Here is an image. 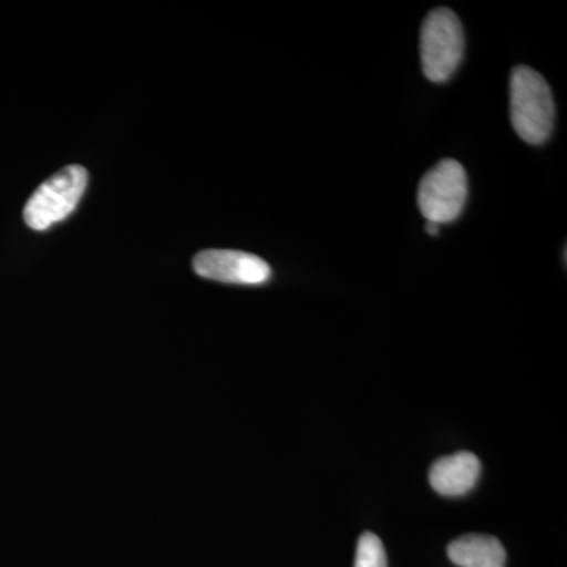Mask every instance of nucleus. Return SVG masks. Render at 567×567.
Masks as SVG:
<instances>
[{"instance_id": "nucleus-8", "label": "nucleus", "mask_w": 567, "mask_h": 567, "mask_svg": "<svg viewBox=\"0 0 567 567\" xmlns=\"http://www.w3.org/2000/svg\"><path fill=\"white\" fill-rule=\"evenodd\" d=\"M354 567H388L385 547L374 533H363L358 539Z\"/></svg>"}, {"instance_id": "nucleus-7", "label": "nucleus", "mask_w": 567, "mask_h": 567, "mask_svg": "<svg viewBox=\"0 0 567 567\" xmlns=\"http://www.w3.org/2000/svg\"><path fill=\"white\" fill-rule=\"evenodd\" d=\"M447 557L458 567H505L506 550L494 536L465 535L447 546Z\"/></svg>"}, {"instance_id": "nucleus-2", "label": "nucleus", "mask_w": 567, "mask_h": 567, "mask_svg": "<svg viewBox=\"0 0 567 567\" xmlns=\"http://www.w3.org/2000/svg\"><path fill=\"white\" fill-rule=\"evenodd\" d=\"M464 29L457 14L436 9L421 28V65L432 82H446L456 73L464 55Z\"/></svg>"}, {"instance_id": "nucleus-6", "label": "nucleus", "mask_w": 567, "mask_h": 567, "mask_svg": "<svg viewBox=\"0 0 567 567\" xmlns=\"http://www.w3.org/2000/svg\"><path fill=\"white\" fill-rule=\"evenodd\" d=\"M481 476V461L473 453L453 454L439 458L431 466L429 483L436 494L462 496L475 488Z\"/></svg>"}, {"instance_id": "nucleus-1", "label": "nucleus", "mask_w": 567, "mask_h": 567, "mask_svg": "<svg viewBox=\"0 0 567 567\" xmlns=\"http://www.w3.org/2000/svg\"><path fill=\"white\" fill-rule=\"evenodd\" d=\"M511 122L520 140L544 144L554 132L555 103L547 81L529 66H516L509 84Z\"/></svg>"}, {"instance_id": "nucleus-9", "label": "nucleus", "mask_w": 567, "mask_h": 567, "mask_svg": "<svg viewBox=\"0 0 567 567\" xmlns=\"http://www.w3.org/2000/svg\"><path fill=\"white\" fill-rule=\"evenodd\" d=\"M425 230H427L429 235L435 237V235H439V224L427 223V226H425Z\"/></svg>"}, {"instance_id": "nucleus-3", "label": "nucleus", "mask_w": 567, "mask_h": 567, "mask_svg": "<svg viewBox=\"0 0 567 567\" xmlns=\"http://www.w3.org/2000/svg\"><path fill=\"white\" fill-rule=\"evenodd\" d=\"M87 171L66 166L41 183L24 207V221L33 230H47L63 221L78 207L87 188Z\"/></svg>"}, {"instance_id": "nucleus-4", "label": "nucleus", "mask_w": 567, "mask_h": 567, "mask_svg": "<svg viewBox=\"0 0 567 567\" xmlns=\"http://www.w3.org/2000/svg\"><path fill=\"white\" fill-rule=\"evenodd\" d=\"M468 197V178L456 159H443L424 175L417 188V207L427 223L456 221Z\"/></svg>"}, {"instance_id": "nucleus-5", "label": "nucleus", "mask_w": 567, "mask_h": 567, "mask_svg": "<svg viewBox=\"0 0 567 567\" xmlns=\"http://www.w3.org/2000/svg\"><path fill=\"white\" fill-rule=\"evenodd\" d=\"M193 268L200 278L241 286H260L271 278L262 257L234 249H205L194 256Z\"/></svg>"}]
</instances>
